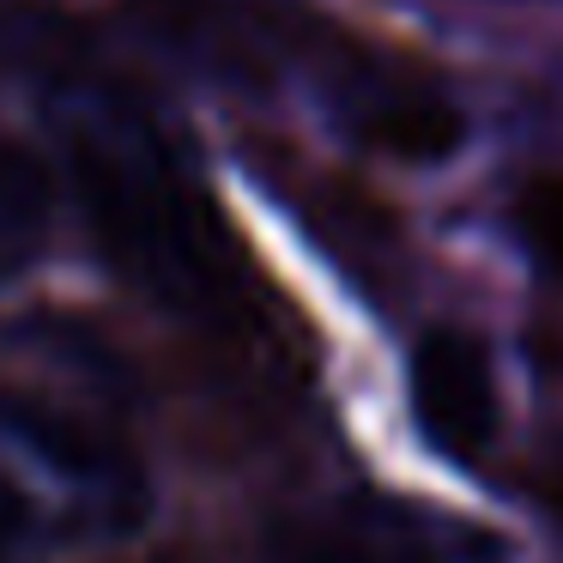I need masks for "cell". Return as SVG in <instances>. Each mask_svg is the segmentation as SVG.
I'll use <instances>...</instances> for the list:
<instances>
[{
	"mask_svg": "<svg viewBox=\"0 0 563 563\" xmlns=\"http://www.w3.org/2000/svg\"><path fill=\"white\" fill-rule=\"evenodd\" d=\"M297 563H394L382 551H364V545H345V539H328V545H303Z\"/></svg>",
	"mask_w": 563,
	"mask_h": 563,
	"instance_id": "obj_5",
	"label": "cell"
},
{
	"mask_svg": "<svg viewBox=\"0 0 563 563\" xmlns=\"http://www.w3.org/2000/svg\"><path fill=\"white\" fill-rule=\"evenodd\" d=\"M49 212V176L19 146H0V267H13L43 231Z\"/></svg>",
	"mask_w": 563,
	"mask_h": 563,
	"instance_id": "obj_4",
	"label": "cell"
},
{
	"mask_svg": "<svg viewBox=\"0 0 563 563\" xmlns=\"http://www.w3.org/2000/svg\"><path fill=\"white\" fill-rule=\"evenodd\" d=\"M309 62H316L340 122L369 152L400 164H437L461 146V110L442 98V86L394 67L388 55L357 49V43L340 37V43H321Z\"/></svg>",
	"mask_w": 563,
	"mask_h": 563,
	"instance_id": "obj_2",
	"label": "cell"
},
{
	"mask_svg": "<svg viewBox=\"0 0 563 563\" xmlns=\"http://www.w3.org/2000/svg\"><path fill=\"white\" fill-rule=\"evenodd\" d=\"M67 158L103 255L134 291L207 328H255L267 303L255 261L158 134L134 122H79Z\"/></svg>",
	"mask_w": 563,
	"mask_h": 563,
	"instance_id": "obj_1",
	"label": "cell"
},
{
	"mask_svg": "<svg viewBox=\"0 0 563 563\" xmlns=\"http://www.w3.org/2000/svg\"><path fill=\"white\" fill-rule=\"evenodd\" d=\"M412 418L442 454L473 461L497 437V376H490V352L461 328H437L418 340L412 352Z\"/></svg>",
	"mask_w": 563,
	"mask_h": 563,
	"instance_id": "obj_3",
	"label": "cell"
}]
</instances>
